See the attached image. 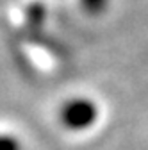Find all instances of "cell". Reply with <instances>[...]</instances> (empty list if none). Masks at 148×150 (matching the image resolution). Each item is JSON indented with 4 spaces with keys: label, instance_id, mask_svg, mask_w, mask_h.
<instances>
[{
    "label": "cell",
    "instance_id": "cell-1",
    "mask_svg": "<svg viewBox=\"0 0 148 150\" xmlns=\"http://www.w3.org/2000/svg\"><path fill=\"white\" fill-rule=\"evenodd\" d=\"M97 120V107L93 102L75 98L70 100L61 109V122L64 127L71 130H82L87 129L91 123Z\"/></svg>",
    "mask_w": 148,
    "mask_h": 150
},
{
    "label": "cell",
    "instance_id": "cell-2",
    "mask_svg": "<svg viewBox=\"0 0 148 150\" xmlns=\"http://www.w3.org/2000/svg\"><path fill=\"white\" fill-rule=\"evenodd\" d=\"M43 18H45V7L43 6L34 4V6L29 7V11H27V22H29V25L39 27L43 23Z\"/></svg>",
    "mask_w": 148,
    "mask_h": 150
},
{
    "label": "cell",
    "instance_id": "cell-3",
    "mask_svg": "<svg viewBox=\"0 0 148 150\" xmlns=\"http://www.w3.org/2000/svg\"><path fill=\"white\" fill-rule=\"evenodd\" d=\"M0 150H22V145L14 136L0 134Z\"/></svg>",
    "mask_w": 148,
    "mask_h": 150
},
{
    "label": "cell",
    "instance_id": "cell-4",
    "mask_svg": "<svg viewBox=\"0 0 148 150\" xmlns=\"http://www.w3.org/2000/svg\"><path fill=\"white\" fill-rule=\"evenodd\" d=\"M82 4H84V7H86L89 13H98V11L104 7L105 0H82Z\"/></svg>",
    "mask_w": 148,
    "mask_h": 150
}]
</instances>
